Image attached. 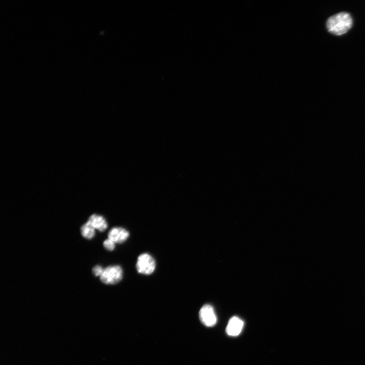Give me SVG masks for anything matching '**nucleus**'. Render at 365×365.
Instances as JSON below:
<instances>
[{"label": "nucleus", "instance_id": "8", "mask_svg": "<svg viewBox=\"0 0 365 365\" xmlns=\"http://www.w3.org/2000/svg\"><path fill=\"white\" fill-rule=\"evenodd\" d=\"M81 233L84 238L88 240L92 239L95 235V229L88 222L84 224L81 228Z\"/></svg>", "mask_w": 365, "mask_h": 365}, {"label": "nucleus", "instance_id": "7", "mask_svg": "<svg viewBox=\"0 0 365 365\" xmlns=\"http://www.w3.org/2000/svg\"><path fill=\"white\" fill-rule=\"evenodd\" d=\"M88 222L95 229L100 232L105 231L108 228L106 219L102 216L94 214L89 219Z\"/></svg>", "mask_w": 365, "mask_h": 365}, {"label": "nucleus", "instance_id": "1", "mask_svg": "<svg viewBox=\"0 0 365 365\" xmlns=\"http://www.w3.org/2000/svg\"><path fill=\"white\" fill-rule=\"evenodd\" d=\"M353 25L351 16L347 12H341L330 17L327 20V27L331 34L341 36L347 33Z\"/></svg>", "mask_w": 365, "mask_h": 365}, {"label": "nucleus", "instance_id": "10", "mask_svg": "<svg viewBox=\"0 0 365 365\" xmlns=\"http://www.w3.org/2000/svg\"><path fill=\"white\" fill-rule=\"evenodd\" d=\"M103 270L104 269L101 266L97 265L93 268V272L95 276H100Z\"/></svg>", "mask_w": 365, "mask_h": 365}, {"label": "nucleus", "instance_id": "3", "mask_svg": "<svg viewBox=\"0 0 365 365\" xmlns=\"http://www.w3.org/2000/svg\"><path fill=\"white\" fill-rule=\"evenodd\" d=\"M136 268L139 273L150 275L153 273L156 268L155 260L148 253L140 255L137 258Z\"/></svg>", "mask_w": 365, "mask_h": 365}, {"label": "nucleus", "instance_id": "4", "mask_svg": "<svg viewBox=\"0 0 365 365\" xmlns=\"http://www.w3.org/2000/svg\"><path fill=\"white\" fill-rule=\"evenodd\" d=\"M200 319L206 326H214L217 323V318L214 308L209 304L204 305L200 311Z\"/></svg>", "mask_w": 365, "mask_h": 365}, {"label": "nucleus", "instance_id": "2", "mask_svg": "<svg viewBox=\"0 0 365 365\" xmlns=\"http://www.w3.org/2000/svg\"><path fill=\"white\" fill-rule=\"evenodd\" d=\"M100 277L104 284L115 285L121 281L123 277V270L119 265L110 266L104 269Z\"/></svg>", "mask_w": 365, "mask_h": 365}, {"label": "nucleus", "instance_id": "5", "mask_svg": "<svg viewBox=\"0 0 365 365\" xmlns=\"http://www.w3.org/2000/svg\"><path fill=\"white\" fill-rule=\"evenodd\" d=\"M129 233L125 229L122 228H114L108 234V239L116 243L125 242L129 238Z\"/></svg>", "mask_w": 365, "mask_h": 365}, {"label": "nucleus", "instance_id": "9", "mask_svg": "<svg viewBox=\"0 0 365 365\" xmlns=\"http://www.w3.org/2000/svg\"><path fill=\"white\" fill-rule=\"evenodd\" d=\"M103 245L105 248L109 251L114 250L116 247V243L109 239L104 241Z\"/></svg>", "mask_w": 365, "mask_h": 365}, {"label": "nucleus", "instance_id": "6", "mask_svg": "<svg viewBox=\"0 0 365 365\" xmlns=\"http://www.w3.org/2000/svg\"><path fill=\"white\" fill-rule=\"evenodd\" d=\"M244 326L243 320L238 317L232 318L229 322L226 331L230 336H237L242 332Z\"/></svg>", "mask_w": 365, "mask_h": 365}]
</instances>
